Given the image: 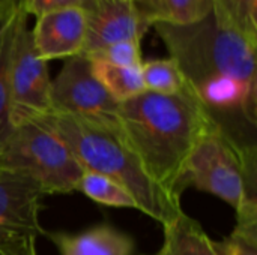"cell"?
Returning <instances> with one entry per match:
<instances>
[{"label": "cell", "mask_w": 257, "mask_h": 255, "mask_svg": "<svg viewBox=\"0 0 257 255\" xmlns=\"http://www.w3.org/2000/svg\"><path fill=\"white\" fill-rule=\"evenodd\" d=\"M86 33L87 23L84 11L69 8L38 17L32 38L38 54L48 62L81 54Z\"/></svg>", "instance_id": "30bf717a"}, {"label": "cell", "mask_w": 257, "mask_h": 255, "mask_svg": "<svg viewBox=\"0 0 257 255\" xmlns=\"http://www.w3.org/2000/svg\"><path fill=\"white\" fill-rule=\"evenodd\" d=\"M87 33L80 56L90 57L122 41H139L152 24L140 14L134 0H90L83 9Z\"/></svg>", "instance_id": "ba28073f"}, {"label": "cell", "mask_w": 257, "mask_h": 255, "mask_svg": "<svg viewBox=\"0 0 257 255\" xmlns=\"http://www.w3.org/2000/svg\"><path fill=\"white\" fill-rule=\"evenodd\" d=\"M256 170L257 150L241 147L215 123L196 144L184 185L221 198L239 213L257 207Z\"/></svg>", "instance_id": "277c9868"}, {"label": "cell", "mask_w": 257, "mask_h": 255, "mask_svg": "<svg viewBox=\"0 0 257 255\" xmlns=\"http://www.w3.org/2000/svg\"><path fill=\"white\" fill-rule=\"evenodd\" d=\"M89 60H102L116 66H123V68H140L143 60H142V48L139 41H122L116 42L99 53L86 57Z\"/></svg>", "instance_id": "d6986e66"}, {"label": "cell", "mask_w": 257, "mask_h": 255, "mask_svg": "<svg viewBox=\"0 0 257 255\" xmlns=\"http://www.w3.org/2000/svg\"><path fill=\"white\" fill-rule=\"evenodd\" d=\"M0 167L29 176L45 195L77 191L84 173L68 144L38 122L12 129L0 150Z\"/></svg>", "instance_id": "5b68a950"}, {"label": "cell", "mask_w": 257, "mask_h": 255, "mask_svg": "<svg viewBox=\"0 0 257 255\" xmlns=\"http://www.w3.org/2000/svg\"><path fill=\"white\" fill-rule=\"evenodd\" d=\"M77 191L83 192L86 197L92 198L93 201L108 207H125V209L139 210L136 200L123 186L93 171L83 173Z\"/></svg>", "instance_id": "ac0fdd59"}, {"label": "cell", "mask_w": 257, "mask_h": 255, "mask_svg": "<svg viewBox=\"0 0 257 255\" xmlns=\"http://www.w3.org/2000/svg\"><path fill=\"white\" fill-rule=\"evenodd\" d=\"M90 0H26L24 11L27 15L41 17L48 12L69 9V8H80L84 9Z\"/></svg>", "instance_id": "44dd1931"}, {"label": "cell", "mask_w": 257, "mask_h": 255, "mask_svg": "<svg viewBox=\"0 0 257 255\" xmlns=\"http://www.w3.org/2000/svg\"><path fill=\"white\" fill-rule=\"evenodd\" d=\"M90 65L96 80L119 104L146 92L142 78V66L123 68L102 60H90Z\"/></svg>", "instance_id": "9a60e30c"}, {"label": "cell", "mask_w": 257, "mask_h": 255, "mask_svg": "<svg viewBox=\"0 0 257 255\" xmlns=\"http://www.w3.org/2000/svg\"><path fill=\"white\" fill-rule=\"evenodd\" d=\"M24 6L0 14V150L12 132L11 125V66L17 38L27 24Z\"/></svg>", "instance_id": "7c38bea8"}, {"label": "cell", "mask_w": 257, "mask_h": 255, "mask_svg": "<svg viewBox=\"0 0 257 255\" xmlns=\"http://www.w3.org/2000/svg\"><path fill=\"white\" fill-rule=\"evenodd\" d=\"M142 78L148 92L160 95H176L187 89L185 77L172 57L143 62Z\"/></svg>", "instance_id": "e0dca14e"}, {"label": "cell", "mask_w": 257, "mask_h": 255, "mask_svg": "<svg viewBox=\"0 0 257 255\" xmlns=\"http://www.w3.org/2000/svg\"><path fill=\"white\" fill-rule=\"evenodd\" d=\"M164 228V243L158 255H220L202 225L182 212Z\"/></svg>", "instance_id": "4fadbf2b"}, {"label": "cell", "mask_w": 257, "mask_h": 255, "mask_svg": "<svg viewBox=\"0 0 257 255\" xmlns=\"http://www.w3.org/2000/svg\"><path fill=\"white\" fill-rule=\"evenodd\" d=\"M57 134L84 168L102 174L123 186L136 200L139 210L163 227L182 212L181 198L157 185L125 144L120 135L66 114H48L35 120Z\"/></svg>", "instance_id": "3957f363"}, {"label": "cell", "mask_w": 257, "mask_h": 255, "mask_svg": "<svg viewBox=\"0 0 257 255\" xmlns=\"http://www.w3.org/2000/svg\"><path fill=\"white\" fill-rule=\"evenodd\" d=\"M152 27L212 120L241 147L257 150V44L220 24L214 12L187 26Z\"/></svg>", "instance_id": "6da1fadb"}, {"label": "cell", "mask_w": 257, "mask_h": 255, "mask_svg": "<svg viewBox=\"0 0 257 255\" xmlns=\"http://www.w3.org/2000/svg\"><path fill=\"white\" fill-rule=\"evenodd\" d=\"M51 104L56 114L77 117L120 135V104L96 80L90 60L84 56L65 59L62 69L51 80Z\"/></svg>", "instance_id": "8992f818"}, {"label": "cell", "mask_w": 257, "mask_h": 255, "mask_svg": "<svg viewBox=\"0 0 257 255\" xmlns=\"http://www.w3.org/2000/svg\"><path fill=\"white\" fill-rule=\"evenodd\" d=\"M120 138L146 174L181 198L188 159L202 135L215 125L187 87L176 95L143 92L119 107Z\"/></svg>", "instance_id": "7a4b0ae2"}, {"label": "cell", "mask_w": 257, "mask_h": 255, "mask_svg": "<svg viewBox=\"0 0 257 255\" xmlns=\"http://www.w3.org/2000/svg\"><path fill=\"white\" fill-rule=\"evenodd\" d=\"M35 236H11L0 239V255H38Z\"/></svg>", "instance_id": "7402d4cb"}, {"label": "cell", "mask_w": 257, "mask_h": 255, "mask_svg": "<svg viewBox=\"0 0 257 255\" xmlns=\"http://www.w3.org/2000/svg\"><path fill=\"white\" fill-rule=\"evenodd\" d=\"M48 237L62 255H133L136 248L131 236L107 224L77 234L53 233Z\"/></svg>", "instance_id": "8fae6325"}, {"label": "cell", "mask_w": 257, "mask_h": 255, "mask_svg": "<svg viewBox=\"0 0 257 255\" xmlns=\"http://www.w3.org/2000/svg\"><path fill=\"white\" fill-rule=\"evenodd\" d=\"M26 0H0V14L12 11L18 6H24Z\"/></svg>", "instance_id": "603a6c76"}, {"label": "cell", "mask_w": 257, "mask_h": 255, "mask_svg": "<svg viewBox=\"0 0 257 255\" xmlns=\"http://www.w3.org/2000/svg\"><path fill=\"white\" fill-rule=\"evenodd\" d=\"M220 255H257V227L236 225L230 236L214 242Z\"/></svg>", "instance_id": "ffe728a7"}, {"label": "cell", "mask_w": 257, "mask_h": 255, "mask_svg": "<svg viewBox=\"0 0 257 255\" xmlns=\"http://www.w3.org/2000/svg\"><path fill=\"white\" fill-rule=\"evenodd\" d=\"M44 195L29 176L0 167V239L45 233L39 221Z\"/></svg>", "instance_id": "9c48e42d"}, {"label": "cell", "mask_w": 257, "mask_h": 255, "mask_svg": "<svg viewBox=\"0 0 257 255\" xmlns=\"http://www.w3.org/2000/svg\"><path fill=\"white\" fill-rule=\"evenodd\" d=\"M134 5L152 26L157 23L187 26L214 11V0H134Z\"/></svg>", "instance_id": "5bb4252c"}, {"label": "cell", "mask_w": 257, "mask_h": 255, "mask_svg": "<svg viewBox=\"0 0 257 255\" xmlns=\"http://www.w3.org/2000/svg\"><path fill=\"white\" fill-rule=\"evenodd\" d=\"M212 12L220 24L257 44V0H214Z\"/></svg>", "instance_id": "2e32d148"}, {"label": "cell", "mask_w": 257, "mask_h": 255, "mask_svg": "<svg viewBox=\"0 0 257 255\" xmlns=\"http://www.w3.org/2000/svg\"><path fill=\"white\" fill-rule=\"evenodd\" d=\"M53 113L51 78L27 24L20 30L11 66V125L35 122Z\"/></svg>", "instance_id": "52a82bcc"}]
</instances>
